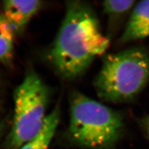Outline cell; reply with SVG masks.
<instances>
[{
    "label": "cell",
    "mask_w": 149,
    "mask_h": 149,
    "mask_svg": "<svg viewBox=\"0 0 149 149\" xmlns=\"http://www.w3.org/2000/svg\"><path fill=\"white\" fill-rule=\"evenodd\" d=\"M109 39L101 29L99 19L88 4L69 1L49 58L63 78L73 80L85 73L94 60L105 54Z\"/></svg>",
    "instance_id": "6da1fadb"
},
{
    "label": "cell",
    "mask_w": 149,
    "mask_h": 149,
    "mask_svg": "<svg viewBox=\"0 0 149 149\" xmlns=\"http://www.w3.org/2000/svg\"><path fill=\"white\" fill-rule=\"evenodd\" d=\"M149 81V55L130 48L106 56L94 82L102 101L124 103L136 97Z\"/></svg>",
    "instance_id": "7a4b0ae2"
},
{
    "label": "cell",
    "mask_w": 149,
    "mask_h": 149,
    "mask_svg": "<svg viewBox=\"0 0 149 149\" xmlns=\"http://www.w3.org/2000/svg\"><path fill=\"white\" fill-rule=\"evenodd\" d=\"M70 108L69 134L79 145L93 149L107 148L122 135L123 116L108 106L74 92Z\"/></svg>",
    "instance_id": "3957f363"
},
{
    "label": "cell",
    "mask_w": 149,
    "mask_h": 149,
    "mask_svg": "<svg viewBox=\"0 0 149 149\" xmlns=\"http://www.w3.org/2000/svg\"><path fill=\"white\" fill-rule=\"evenodd\" d=\"M50 92L35 72L29 70L15 90L11 130L8 149H19L35 137L42 128L47 117Z\"/></svg>",
    "instance_id": "277c9868"
},
{
    "label": "cell",
    "mask_w": 149,
    "mask_h": 149,
    "mask_svg": "<svg viewBox=\"0 0 149 149\" xmlns=\"http://www.w3.org/2000/svg\"><path fill=\"white\" fill-rule=\"evenodd\" d=\"M41 6L42 2L38 0H8L3 3L2 14L16 34H20L25 29Z\"/></svg>",
    "instance_id": "5b68a950"
},
{
    "label": "cell",
    "mask_w": 149,
    "mask_h": 149,
    "mask_svg": "<svg viewBox=\"0 0 149 149\" xmlns=\"http://www.w3.org/2000/svg\"><path fill=\"white\" fill-rule=\"evenodd\" d=\"M149 36V0L134 6L131 16L120 37L122 42L141 40Z\"/></svg>",
    "instance_id": "8992f818"
},
{
    "label": "cell",
    "mask_w": 149,
    "mask_h": 149,
    "mask_svg": "<svg viewBox=\"0 0 149 149\" xmlns=\"http://www.w3.org/2000/svg\"><path fill=\"white\" fill-rule=\"evenodd\" d=\"M60 121V111L55 108L48 114L40 131L19 149H49Z\"/></svg>",
    "instance_id": "52a82bcc"
},
{
    "label": "cell",
    "mask_w": 149,
    "mask_h": 149,
    "mask_svg": "<svg viewBox=\"0 0 149 149\" xmlns=\"http://www.w3.org/2000/svg\"><path fill=\"white\" fill-rule=\"evenodd\" d=\"M16 33L11 25L0 14V62L8 63L13 57Z\"/></svg>",
    "instance_id": "ba28073f"
},
{
    "label": "cell",
    "mask_w": 149,
    "mask_h": 149,
    "mask_svg": "<svg viewBox=\"0 0 149 149\" xmlns=\"http://www.w3.org/2000/svg\"><path fill=\"white\" fill-rule=\"evenodd\" d=\"M133 0H118L106 1L102 3L103 11L108 15H120L129 11L134 7Z\"/></svg>",
    "instance_id": "9c48e42d"
},
{
    "label": "cell",
    "mask_w": 149,
    "mask_h": 149,
    "mask_svg": "<svg viewBox=\"0 0 149 149\" xmlns=\"http://www.w3.org/2000/svg\"><path fill=\"white\" fill-rule=\"evenodd\" d=\"M4 124L2 122L1 120H0V139H1L2 135L3 134V130H4Z\"/></svg>",
    "instance_id": "30bf717a"
},
{
    "label": "cell",
    "mask_w": 149,
    "mask_h": 149,
    "mask_svg": "<svg viewBox=\"0 0 149 149\" xmlns=\"http://www.w3.org/2000/svg\"><path fill=\"white\" fill-rule=\"evenodd\" d=\"M146 131L147 133V135L149 138V117L146 119Z\"/></svg>",
    "instance_id": "8fae6325"
}]
</instances>
